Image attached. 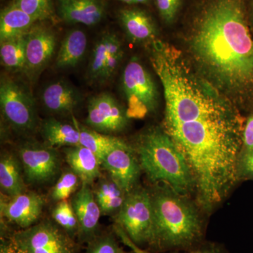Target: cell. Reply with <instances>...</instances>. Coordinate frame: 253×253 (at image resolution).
Segmentation results:
<instances>
[{"label":"cell","mask_w":253,"mask_h":253,"mask_svg":"<svg viewBox=\"0 0 253 253\" xmlns=\"http://www.w3.org/2000/svg\"><path fill=\"white\" fill-rule=\"evenodd\" d=\"M63 153L66 163L80 178L82 184L90 186L101 176V161L90 150L79 145L65 147Z\"/></svg>","instance_id":"16"},{"label":"cell","mask_w":253,"mask_h":253,"mask_svg":"<svg viewBox=\"0 0 253 253\" xmlns=\"http://www.w3.org/2000/svg\"><path fill=\"white\" fill-rule=\"evenodd\" d=\"M87 38L81 30L68 32L61 42L56 59L58 68H74L81 62L85 54Z\"/></svg>","instance_id":"22"},{"label":"cell","mask_w":253,"mask_h":253,"mask_svg":"<svg viewBox=\"0 0 253 253\" xmlns=\"http://www.w3.org/2000/svg\"><path fill=\"white\" fill-rule=\"evenodd\" d=\"M77 217L78 240L80 244H88L99 234L101 209L90 186L82 184L71 201Z\"/></svg>","instance_id":"14"},{"label":"cell","mask_w":253,"mask_h":253,"mask_svg":"<svg viewBox=\"0 0 253 253\" xmlns=\"http://www.w3.org/2000/svg\"><path fill=\"white\" fill-rule=\"evenodd\" d=\"M190 49L218 89L243 94L253 88V39L244 0H208L195 18Z\"/></svg>","instance_id":"2"},{"label":"cell","mask_w":253,"mask_h":253,"mask_svg":"<svg viewBox=\"0 0 253 253\" xmlns=\"http://www.w3.org/2000/svg\"><path fill=\"white\" fill-rule=\"evenodd\" d=\"M108 42L109 33L103 35L95 44L91 53L87 71L88 78L91 81L103 83L105 67L109 52Z\"/></svg>","instance_id":"25"},{"label":"cell","mask_w":253,"mask_h":253,"mask_svg":"<svg viewBox=\"0 0 253 253\" xmlns=\"http://www.w3.org/2000/svg\"><path fill=\"white\" fill-rule=\"evenodd\" d=\"M135 1L136 4L137 3H146L149 1V0H134Z\"/></svg>","instance_id":"39"},{"label":"cell","mask_w":253,"mask_h":253,"mask_svg":"<svg viewBox=\"0 0 253 253\" xmlns=\"http://www.w3.org/2000/svg\"><path fill=\"white\" fill-rule=\"evenodd\" d=\"M119 1H123V2L126 3L128 4H136L134 0H119Z\"/></svg>","instance_id":"38"},{"label":"cell","mask_w":253,"mask_h":253,"mask_svg":"<svg viewBox=\"0 0 253 253\" xmlns=\"http://www.w3.org/2000/svg\"><path fill=\"white\" fill-rule=\"evenodd\" d=\"M76 125L61 122L54 118L46 119L42 125V135L51 147H71L81 145V134Z\"/></svg>","instance_id":"21"},{"label":"cell","mask_w":253,"mask_h":253,"mask_svg":"<svg viewBox=\"0 0 253 253\" xmlns=\"http://www.w3.org/2000/svg\"><path fill=\"white\" fill-rule=\"evenodd\" d=\"M0 187L1 194L11 197L26 191L22 166L19 158L4 152L0 158Z\"/></svg>","instance_id":"19"},{"label":"cell","mask_w":253,"mask_h":253,"mask_svg":"<svg viewBox=\"0 0 253 253\" xmlns=\"http://www.w3.org/2000/svg\"><path fill=\"white\" fill-rule=\"evenodd\" d=\"M93 192L98 204L116 196L126 195L111 177L100 180Z\"/></svg>","instance_id":"31"},{"label":"cell","mask_w":253,"mask_h":253,"mask_svg":"<svg viewBox=\"0 0 253 253\" xmlns=\"http://www.w3.org/2000/svg\"><path fill=\"white\" fill-rule=\"evenodd\" d=\"M113 231L116 233V235H117L118 238H119L121 239V241H122L123 244L126 245V246H127L131 253H153L150 252V251H147V250L143 249L142 248L139 247V246H136V245L134 244L132 241L129 239V238L128 237L127 235L126 234L124 231L119 226L116 225L115 224L114 226H113ZM186 253H220L219 251H217V250L214 249H199V250H195V251H190V252Z\"/></svg>","instance_id":"33"},{"label":"cell","mask_w":253,"mask_h":253,"mask_svg":"<svg viewBox=\"0 0 253 253\" xmlns=\"http://www.w3.org/2000/svg\"><path fill=\"white\" fill-rule=\"evenodd\" d=\"M116 225L139 247H149L154 231V209L151 193L142 187L126 194L122 208L115 217Z\"/></svg>","instance_id":"5"},{"label":"cell","mask_w":253,"mask_h":253,"mask_svg":"<svg viewBox=\"0 0 253 253\" xmlns=\"http://www.w3.org/2000/svg\"><path fill=\"white\" fill-rule=\"evenodd\" d=\"M243 141L244 151H250L253 149V115L248 119L243 134Z\"/></svg>","instance_id":"36"},{"label":"cell","mask_w":253,"mask_h":253,"mask_svg":"<svg viewBox=\"0 0 253 253\" xmlns=\"http://www.w3.org/2000/svg\"><path fill=\"white\" fill-rule=\"evenodd\" d=\"M150 61L163 86L162 129L189 165L199 204L211 210L239 179L242 119L229 99L194 71L180 50L155 41Z\"/></svg>","instance_id":"1"},{"label":"cell","mask_w":253,"mask_h":253,"mask_svg":"<svg viewBox=\"0 0 253 253\" xmlns=\"http://www.w3.org/2000/svg\"><path fill=\"white\" fill-rule=\"evenodd\" d=\"M158 12L165 22L172 23L175 20L181 5V0H156Z\"/></svg>","instance_id":"32"},{"label":"cell","mask_w":253,"mask_h":253,"mask_svg":"<svg viewBox=\"0 0 253 253\" xmlns=\"http://www.w3.org/2000/svg\"><path fill=\"white\" fill-rule=\"evenodd\" d=\"M134 149L150 181L162 183L181 196L195 190L192 173L184 156L162 128H151L137 138Z\"/></svg>","instance_id":"4"},{"label":"cell","mask_w":253,"mask_h":253,"mask_svg":"<svg viewBox=\"0 0 253 253\" xmlns=\"http://www.w3.org/2000/svg\"><path fill=\"white\" fill-rule=\"evenodd\" d=\"M11 234L1 235L0 253H19L16 244L11 239Z\"/></svg>","instance_id":"37"},{"label":"cell","mask_w":253,"mask_h":253,"mask_svg":"<svg viewBox=\"0 0 253 253\" xmlns=\"http://www.w3.org/2000/svg\"><path fill=\"white\" fill-rule=\"evenodd\" d=\"M25 180L28 184L42 185L55 179L61 161L57 151L49 146L25 144L18 151Z\"/></svg>","instance_id":"9"},{"label":"cell","mask_w":253,"mask_h":253,"mask_svg":"<svg viewBox=\"0 0 253 253\" xmlns=\"http://www.w3.org/2000/svg\"><path fill=\"white\" fill-rule=\"evenodd\" d=\"M58 11L66 22L94 26L104 18L105 5L101 0H58Z\"/></svg>","instance_id":"15"},{"label":"cell","mask_w":253,"mask_h":253,"mask_svg":"<svg viewBox=\"0 0 253 253\" xmlns=\"http://www.w3.org/2000/svg\"><path fill=\"white\" fill-rule=\"evenodd\" d=\"M125 253L124 251H123V249L121 250V253Z\"/></svg>","instance_id":"40"},{"label":"cell","mask_w":253,"mask_h":253,"mask_svg":"<svg viewBox=\"0 0 253 253\" xmlns=\"http://www.w3.org/2000/svg\"><path fill=\"white\" fill-rule=\"evenodd\" d=\"M19 253H79L76 240L54 221L43 220L11 233Z\"/></svg>","instance_id":"7"},{"label":"cell","mask_w":253,"mask_h":253,"mask_svg":"<svg viewBox=\"0 0 253 253\" xmlns=\"http://www.w3.org/2000/svg\"><path fill=\"white\" fill-rule=\"evenodd\" d=\"M118 17L131 41L143 43L155 41L157 34L156 24L146 11L137 8H125L120 11Z\"/></svg>","instance_id":"17"},{"label":"cell","mask_w":253,"mask_h":253,"mask_svg":"<svg viewBox=\"0 0 253 253\" xmlns=\"http://www.w3.org/2000/svg\"><path fill=\"white\" fill-rule=\"evenodd\" d=\"M0 107L5 121L16 130L27 132L36 127L38 118L33 96L11 78H1Z\"/></svg>","instance_id":"8"},{"label":"cell","mask_w":253,"mask_h":253,"mask_svg":"<svg viewBox=\"0 0 253 253\" xmlns=\"http://www.w3.org/2000/svg\"><path fill=\"white\" fill-rule=\"evenodd\" d=\"M78 125L81 134V145L90 150L100 161H102L106 155L117 146L125 142L121 138L110 134L99 132L93 129Z\"/></svg>","instance_id":"23"},{"label":"cell","mask_w":253,"mask_h":253,"mask_svg":"<svg viewBox=\"0 0 253 253\" xmlns=\"http://www.w3.org/2000/svg\"><path fill=\"white\" fill-rule=\"evenodd\" d=\"M44 108L55 114L72 112L81 102L78 91L63 81L54 82L44 88L41 94Z\"/></svg>","instance_id":"18"},{"label":"cell","mask_w":253,"mask_h":253,"mask_svg":"<svg viewBox=\"0 0 253 253\" xmlns=\"http://www.w3.org/2000/svg\"><path fill=\"white\" fill-rule=\"evenodd\" d=\"M36 22L13 1L0 15V41L27 34Z\"/></svg>","instance_id":"20"},{"label":"cell","mask_w":253,"mask_h":253,"mask_svg":"<svg viewBox=\"0 0 253 253\" xmlns=\"http://www.w3.org/2000/svg\"><path fill=\"white\" fill-rule=\"evenodd\" d=\"M129 118L143 119L157 108L158 93L154 79L139 59L132 57L121 77Z\"/></svg>","instance_id":"6"},{"label":"cell","mask_w":253,"mask_h":253,"mask_svg":"<svg viewBox=\"0 0 253 253\" xmlns=\"http://www.w3.org/2000/svg\"><path fill=\"white\" fill-rule=\"evenodd\" d=\"M53 221L66 231L73 239H78V221L72 204L67 200L60 201L51 212Z\"/></svg>","instance_id":"26"},{"label":"cell","mask_w":253,"mask_h":253,"mask_svg":"<svg viewBox=\"0 0 253 253\" xmlns=\"http://www.w3.org/2000/svg\"><path fill=\"white\" fill-rule=\"evenodd\" d=\"M129 119L126 110L109 93H101L89 99L85 122L91 129L107 134L121 132Z\"/></svg>","instance_id":"10"},{"label":"cell","mask_w":253,"mask_h":253,"mask_svg":"<svg viewBox=\"0 0 253 253\" xmlns=\"http://www.w3.org/2000/svg\"><path fill=\"white\" fill-rule=\"evenodd\" d=\"M4 196H1L0 201L1 218L21 229H27L38 223L45 206L42 196L26 191L11 197Z\"/></svg>","instance_id":"12"},{"label":"cell","mask_w":253,"mask_h":253,"mask_svg":"<svg viewBox=\"0 0 253 253\" xmlns=\"http://www.w3.org/2000/svg\"><path fill=\"white\" fill-rule=\"evenodd\" d=\"M108 48H109V52H108L107 61L105 67L103 83L112 77L117 70L124 54L122 43L120 41L119 38L116 35L111 33H109Z\"/></svg>","instance_id":"30"},{"label":"cell","mask_w":253,"mask_h":253,"mask_svg":"<svg viewBox=\"0 0 253 253\" xmlns=\"http://www.w3.org/2000/svg\"><path fill=\"white\" fill-rule=\"evenodd\" d=\"M101 168L126 194L137 186L142 171L135 149L126 141L106 155Z\"/></svg>","instance_id":"11"},{"label":"cell","mask_w":253,"mask_h":253,"mask_svg":"<svg viewBox=\"0 0 253 253\" xmlns=\"http://www.w3.org/2000/svg\"><path fill=\"white\" fill-rule=\"evenodd\" d=\"M154 231L149 249L153 251L186 249L203 237V224L194 206L165 186L151 194Z\"/></svg>","instance_id":"3"},{"label":"cell","mask_w":253,"mask_h":253,"mask_svg":"<svg viewBox=\"0 0 253 253\" xmlns=\"http://www.w3.org/2000/svg\"><path fill=\"white\" fill-rule=\"evenodd\" d=\"M239 173L240 175L253 179V149L244 151L240 158Z\"/></svg>","instance_id":"34"},{"label":"cell","mask_w":253,"mask_h":253,"mask_svg":"<svg viewBox=\"0 0 253 253\" xmlns=\"http://www.w3.org/2000/svg\"><path fill=\"white\" fill-rule=\"evenodd\" d=\"M116 233L111 231L99 232L94 239L88 243L84 253H120V247Z\"/></svg>","instance_id":"29"},{"label":"cell","mask_w":253,"mask_h":253,"mask_svg":"<svg viewBox=\"0 0 253 253\" xmlns=\"http://www.w3.org/2000/svg\"><path fill=\"white\" fill-rule=\"evenodd\" d=\"M20 9L37 21L53 19L54 17L52 0H14Z\"/></svg>","instance_id":"27"},{"label":"cell","mask_w":253,"mask_h":253,"mask_svg":"<svg viewBox=\"0 0 253 253\" xmlns=\"http://www.w3.org/2000/svg\"><path fill=\"white\" fill-rule=\"evenodd\" d=\"M26 35L1 41L0 58L4 67L13 71H24L26 66Z\"/></svg>","instance_id":"24"},{"label":"cell","mask_w":253,"mask_h":253,"mask_svg":"<svg viewBox=\"0 0 253 253\" xmlns=\"http://www.w3.org/2000/svg\"><path fill=\"white\" fill-rule=\"evenodd\" d=\"M56 37L51 29L36 25L26 34L25 73L36 76L47 66L55 52Z\"/></svg>","instance_id":"13"},{"label":"cell","mask_w":253,"mask_h":253,"mask_svg":"<svg viewBox=\"0 0 253 253\" xmlns=\"http://www.w3.org/2000/svg\"><path fill=\"white\" fill-rule=\"evenodd\" d=\"M81 179L72 169L63 172L51 191V198L56 202L67 200L77 191Z\"/></svg>","instance_id":"28"},{"label":"cell","mask_w":253,"mask_h":253,"mask_svg":"<svg viewBox=\"0 0 253 253\" xmlns=\"http://www.w3.org/2000/svg\"><path fill=\"white\" fill-rule=\"evenodd\" d=\"M126 195L116 196L104 201L99 204L101 209V214L109 215V214H117L121 208H122Z\"/></svg>","instance_id":"35"}]
</instances>
